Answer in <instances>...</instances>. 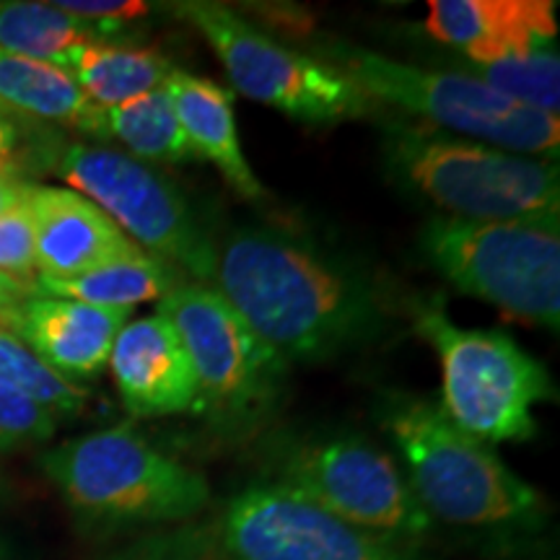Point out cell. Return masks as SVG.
I'll return each instance as SVG.
<instances>
[{"instance_id": "cell-1", "label": "cell", "mask_w": 560, "mask_h": 560, "mask_svg": "<svg viewBox=\"0 0 560 560\" xmlns=\"http://www.w3.org/2000/svg\"><path fill=\"white\" fill-rule=\"evenodd\" d=\"M210 283L280 363L338 350L376 317L363 280L260 229L236 231L215 247Z\"/></svg>"}, {"instance_id": "cell-29", "label": "cell", "mask_w": 560, "mask_h": 560, "mask_svg": "<svg viewBox=\"0 0 560 560\" xmlns=\"http://www.w3.org/2000/svg\"><path fill=\"white\" fill-rule=\"evenodd\" d=\"M32 182L21 179L11 166L0 164V215L9 213V210L19 208L21 202H26Z\"/></svg>"}, {"instance_id": "cell-16", "label": "cell", "mask_w": 560, "mask_h": 560, "mask_svg": "<svg viewBox=\"0 0 560 560\" xmlns=\"http://www.w3.org/2000/svg\"><path fill=\"white\" fill-rule=\"evenodd\" d=\"M425 32L478 66L550 47L558 34L550 0H431Z\"/></svg>"}, {"instance_id": "cell-34", "label": "cell", "mask_w": 560, "mask_h": 560, "mask_svg": "<svg viewBox=\"0 0 560 560\" xmlns=\"http://www.w3.org/2000/svg\"><path fill=\"white\" fill-rule=\"evenodd\" d=\"M0 330H5V327H3V325H0Z\"/></svg>"}, {"instance_id": "cell-15", "label": "cell", "mask_w": 560, "mask_h": 560, "mask_svg": "<svg viewBox=\"0 0 560 560\" xmlns=\"http://www.w3.org/2000/svg\"><path fill=\"white\" fill-rule=\"evenodd\" d=\"M128 322L130 310H104L37 291L9 314V330L68 382H81L102 374Z\"/></svg>"}, {"instance_id": "cell-9", "label": "cell", "mask_w": 560, "mask_h": 560, "mask_svg": "<svg viewBox=\"0 0 560 560\" xmlns=\"http://www.w3.org/2000/svg\"><path fill=\"white\" fill-rule=\"evenodd\" d=\"M68 190L109 215L130 242L195 280L213 278L215 244L170 179L128 153L70 143L58 159Z\"/></svg>"}, {"instance_id": "cell-22", "label": "cell", "mask_w": 560, "mask_h": 560, "mask_svg": "<svg viewBox=\"0 0 560 560\" xmlns=\"http://www.w3.org/2000/svg\"><path fill=\"white\" fill-rule=\"evenodd\" d=\"M83 132L107 136L120 143L136 159L161 161V164H182L195 159V151L177 120V112L164 86L117 107H96Z\"/></svg>"}, {"instance_id": "cell-14", "label": "cell", "mask_w": 560, "mask_h": 560, "mask_svg": "<svg viewBox=\"0 0 560 560\" xmlns=\"http://www.w3.org/2000/svg\"><path fill=\"white\" fill-rule=\"evenodd\" d=\"M132 418L192 412L198 382L179 335L161 314L130 319L112 346L109 363Z\"/></svg>"}, {"instance_id": "cell-4", "label": "cell", "mask_w": 560, "mask_h": 560, "mask_svg": "<svg viewBox=\"0 0 560 560\" xmlns=\"http://www.w3.org/2000/svg\"><path fill=\"white\" fill-rule=\"evenodd\" d=\"M389 161L416 190L459 221L552 219L560 206L558 164L452 138L433 128L392 132Z\"/></svg>"}, {"instance_id": "cell-3", "label": "cell", "mask_w": 560, "mask_h": 560, "mask_svg": "<svg viewBox=\"0 0 560 560\" xmlns=\"http://www.w3.org/2000/svg\"><path fill=\"white\" fill-rule=\"evenodd\" d=\"M42 470L91 524H164L200 514L210 486L198 470L166 457L132 425L68 439L39 457Z\"/></svg>"}, {"instance_id": "cell-17", "label": "cell", "mask_w": 560, "mask_h": 560, "mask_svg": "<svg viewBox=\"0 0 560 560\" xmlns=\"http://www.w3.org/2000/svg\"><path fill=\"white\" fill-rule=\"evenodd\" d=\"M192 151L208 159L242 198L260 200L265 187L252 172L234 120V94L210 79L174 68L164 83Z\"/></svg>"}, {"instance_id": "cell-28", "label": "cell", "mask_w": 560, "mask_h": 560, "mask_svg": "<svg viewBox=\"0 0 560 560\" xmlns=\"http://www.w3.org/2000/svg\"><path fill=\"white\" fill-rule=\"evenodd\" d=\"M32 293H37V285L34 283H21V280L0 272V325L5 330H9V314L24 304Z\"/></svg>"}, {"instance_id": "cell-24", "label": "cell", "mask_w": 560, "mask_h": 560, "mask_svg": "<svg viewBox=\"0 0 560 560\" xmlns=\"http://www.w3.org/2000/svg\"><path fill=\"white\" fill-rule=\"evenodd\" d=\"M482 79L490 89L509 96L522 107L558 117L560 112V55L556 47L520 55V58L495 60L480 66Z\"/></svg>"}, {"instance_id": "cell-13", "label": "cell", "mask_w": 560, "mask_h": 560, "mask_svg": "<svg viewBox=\"0 0 560 560\" xmlns=\"http://www.w3.org/2000/svg\"><path fill=\"white\" fill-rule=\"evenodd\" d=\"M34 221L37 280H70L140 247L100 206L68 187L32 185L26 195Z\"/></svg>"}, {"instance_id": "cell-10", "label": "cell", "mask_w": 560, "mask_h": 560, "mask_svg": "<svg viewBox=\"0 0 560 560\" xmlns=\"http://www.w3.org/2000/svg\"><path fill=\"white\" fill-rule=\"evenodd\" d=\"M280 486L380 540L405 545L431 529L397 462L363 439L301 446L283 462Z\"/></svg>"}, {"instance_id": "cell-23", "label": "cell", "mask_w": 560, "mask_h": 560, "mask_svg": "<svg viewBox=\"0 0 560 560\" xmlns=\"http://www.w3.org/2000/svg\"><path fill=\"white\" fill-rule=\"evenodd\" d=\"M0 384L30 397L55 418L79 416L89 402V392L81 384L52 371L11 330H0Z\"/></svg>"}, {"instance_id": "cell-27", "label": "cell", "mask_w": 560, "mask_h": 560, "mask_svg": "<svg viewBox=\"0 0 560 560\" xmlns=\"http://www.w3.org/2000/svg\"><path fill=\"white\" fill-rule=\"evenodd\" d=\"M55 5L70 13V16L91 21V24L112 26V30L120 21L151 13V3H140V0H58Z\"/></svg>"}, {"instance_id": "cell-21", "label": "cell", "mask_w": 560, "mask_h": 560, "mask_svg": "<svg viewBox=\"0 0 560 560\" xmlns=\"http://www.w3.org/2000/svg\"><path fill=\"white\" fill-rule=\"evenodd\" d=\"M0 107L83 130L96 107L66 68L0 50Z\"/></svg>"}, {"instance_id": "cell-2", "label": "cell", "mask_w": 560, "mask_h": 560, "mask_svg": "<svg viewBox=\"0 0 560 560\" xmlns=\"http://www.w3.org/2000/svg\"><path fill=\"white\" fill-rule=\"evenodd\" d=\"M384 429L402 454L412 495L431 522L511 529L540 516L537 490L509 470L488 444L459 431L439 402L397 397L387 402Z\"/></svg>"}, {"instance_id": "cell-26", "label": "cell", "mask_w": 560, "mask_h": 560, "mask_svg": "<svg viewBox=\"0 0 560 560\" xmlns=\"http://www.w3.org/2000/svg\"><path fill=\"white\" fill-rule=\"evenodd\" d=\"M0 272L37 285V247H34V221L30 206L0 215Z\"/></svg>"}, {"instance_id": "cell-32", "label": "cell", "mask_w": 560, "mask_h": 560, "mask_svg": "<svg viewBox=\"0 0 560 560\" xmlns=\"http://www.w3.org/2000/svg\"><path fill=\"white\" fill-rule=\"evenodd\" d=\"M0 115H5V117H11V112H5L3 107H0Z\"/></svg>"}, {"instance_id": "cell-8", "label": "cell", "mask_w": 560, "mask_h": 560, "mask_svg": "<svg viewBox=\"0 0 560 560\" xmlns=\"http://www.w3.org/2000/svg\"><path fill=\"white\" fill-rule=\"evenodd\" d=\"M179 13L198 30L247 100L304 122L330 125L366 117L374 102L327 60L289 50L219 3H185Z\"/></svg>"}, {"instance_id": "cell-6", "label": "cell", "mask_w": 560, "mask_h": 560, "mask_svg": "<svg viewBox=\"0 0 560 560\" xmlns=\"http://www.w3.org/2000/svg\"><path fill=\"white\" fill-rule=\"evenodd\" d=\"M325 60L342 70L371 102L423 117L433 130L457 132L522 156H558V117L522 107L475 75L436 73L350 45H335Z\"/></svg>"}, {"instance_id": "cell-31", "label": "cell", "mask_w": 560, "mask_h": 560, "mask_svg": "<svg viewBox=\"0 0 560 560\" xmlns=\"http://www.w3.org/2000/svg\"><path fill=\"white\" fill-rule=\"evenodd\" d=\"M125 560H164V558H125Z\"/></svg>"}, {"instance_id": "cell-7", "label": "cell", "mask_w": 560, "mask_h": 560, "mask_svg": "<svg viewBox=\"0 0 560 560\" xmlns=\"http://www.w3.org/2000/svg\"><path fill=\"white\" fill-rule=\"evenodd\" d=\"M418 332L441 363V410L482 444L535 436L537 402L552 400L550 374L540 361L495 330H462L439 310L416 317Z\"/></svg>"}, {"instance_id": "cell-25", "label": "cell", "mask_w": 560, "mask_h": 560, "mask_svg": "<svg viewBox=\"0 0 560 560\" xmlns=\"http://www.w3.org/2000/svg\"><path fill=\"white\" fill-rule=\"evenodd\" d=\"M55 431H58V418L52 412L0 384V452L42 444L52 439Z\"/></svg>"}, {"instance_id": "cell-20", "label": "cell", "mask_w": 560, "mask_h": 560, "mask_svg": "<svg viewBox=\"0 0 560 560\" xmlns=\"http://www.w3.org/2000/svg\"><path fill=\"white\" fill-rule=\"evenodd\" d=\"M179 283H185L179 270L140 249L136 255L117 257L79 278L58 280V283L37 280V291L47 296L104 306V310H132L145 301H161Z\"/></svg>"}, {"instance_id": "cell-18", "label": "cell", "mask_w": 560, "mask_h": 560, "mask_svg": "<svg viewBox=\"0 0 560 560\" xmlns=\"http://www.w3.org/2000/svg\"><path fill=\"white\" fill-rule=\"evenodd\" d=\"M172 70L174 66L161 52L117 42H91L79 47L68 62V73L83 96L102 109L161 89Z\"/></svg>"}, {"instance_id": "cell-11", "label": "cell", "mask_w": 560, "mask_h": 560, "mask_svg": "<svg viewBox=\"0 0 560 560\" xmlns=\"http://www.w3.org/2000/svg\"><path fill=\"white\" fill-rule=\"evenodd\" d=\"M159 314L179 335L192 363L198 382L192 412L242 418L262 408L280 361L252 335L219 291L185 280L159 301Z\"/></svg>"}, {"instance_id": "cell-33", "label": "cell", "mask_w": 560, "mask_h": 560, "mask_svg": "<svg viewBox=\"0 0 560 560\" xmlns=\"http://www.w3.org/2000/svg\"><path fill=\"white\" fill-rule=\"evenodd\" d=\"M5 558V552H3V545H0V560H3Z\"/></svg>"}, {"instance_id": "cell-5", "label": "cell", "mask_w": 560, "mask_h": 560, "mask_svg": "<svg viewBox=\"0 0 560 560\" xmlns=\"http://www.w3.org/2000/svg\"><path fill=\"white\" fill-rule=\"evenodd\" d=\"M423 249L454 289L506 317L558 330V215L520 221L436 219L423 229Z\"/></svg>"}, {"instance_id": "cell-30", "label": "cell", "mask_w": 560, "mask_h": 560, "mask_svg": "<svg viewBox=\"0 0 560 560\" xmlns=\"http://www.w3.org/2000/svg\"><path fill=\"white\" fill-rule=\"evenodd\" d=\"M19 145V128L11 117L0 115V164L9 166L11 153L16 151Z\"/></svg>"}, {"instance_id": "cell-19", "label": "cell", "mask_w": 560, "mask_h": 560, "mask_svg": "<svg viewBox=\"0 0 560 560\" xmlns=\"http://www.w3.org/2000/svg\"><path fill=\"white\" fill-rule=\"evenodd\" d=\"M112 26L91 24L37 0H0V50L66 68L91 42H109Z\"/></svg>"}, {"instance_id": "cell-12", "label": "cell", "mask_w": 560, "mask_h": 560, "mask_svg": "<svg viewBox=\"0 0 560 560\" xmlns=\"http://www.w3.org/2000/svg\"><path fill=\"white\" fill-rule=\"evenodd\" d=\"M215 537L229 560H418L402 545L350 527L280 482L234 495Z\"/></svg>"}]
</instances>
